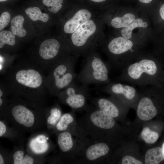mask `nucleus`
I'll list each match as a JSON object with an SVG mask.
<instances>
[{
    "mask_svg": "<svg viewBox=\"0 0 164 164\" xmlns=\"http://www.w3.org/2000/svg\"><path fill=\"white\" fill-rule=\"evenodd\" d=\"M127 66L114 82H125L138 87L155 86L164 84V66L150 57L136 59Z\"/></svg>",
    "mask_w": 164,
    "mask_h": 164,
    "instance_id": "nucleus-1",
    "label": "nucleus"
},
{
    "mask_svg": "<svg viewBox=\"0 0 164 164\" xmlns=\"http://www.w3.org/2000/svg\"><path fill=\"white\" fill-rule=\"evenodd\" d=\"M85 110L84 114L77 121L84 135L90 140L104 141L107 131L114 127V118L95 106L88 105Z\"/></svg>",
    "mask_w": 164,
    "mask_h": 164,
    "instance_id": "nucleus-2",
    "label": "nucleus"
},
{
    "mask_svg": "<svg viewBox=\"0 0 164 164\" xmlns=\"http://www.w3.org/2000/svg\"><path fill=\"white\" fill-rule=\"evenodd\" d=\"M111 67L99 56L93 55L87 59L77 74L76 80L88 86L94 84L103 86L111 82L109 73Z\"/></svg>",
    "mask_w": 164,
    "mask_h": 164,
    "instance_id": "nucleus-3",
    "label": "nucleus"
},
{
    "mask_svg": "<svg viewBox=\"0 0 164 164\" xmlns=\"http://www.w3.org/2000/svg\"><path fill=\"white\" fill-rule=\"evenodd\" d=\"M75 81L61 92L59 96L72 110H85L88 106L87 101L91 97L89 89L87 86L78 84Z\"/></svg>",
    "mask_w": 164,
    "mask_h": 164,
    "instance_id": "nucleus-4",
    "label": "nucleus"
},
{
    "mask_svg": "<svg viewBox=\"0 0 164 164\" xmlns=\"http://www.w3.org/2000/svg\"><path fill=\"white\" fill-rule=\"evenodd\" d=\"M87 138L82 133L66 131L60 132L57 138L59 149L74 163L76 157L82 150Z\"/></svg>",
    "mask_w": 164,
    "mask_h": 164,
    "instance_id": "nucleus-5",
    "label": "nucleus"
},
{
    "mask_svg": "<svg viewBox=\"0 0 164 164\" xmlns=\"http://www.w3.org/2000/svg\"><path fill=\"white\" fill-rule=\"evenodd\" d=\"M108 145L104 141L88 139L77 156L74 163L83 164L99 163L109 153Z\"/></svg>",
    "mask_w": 164,
    "mask_h": 164,
    "instance_id": "nucleus-6",
    "label": "nucleus"
},
{
    "mask_svg": "<svg viewBox=\"0 0 164 164\" xmlns=\"http://www.w3.org/2000/svg\"><path fill=\"white\" fill-rule=\"evenodd\" d=\"M76 63L74 58L69 59L63 63L57 65L54 68L53 75L54 88L56 92L64 89L76 80Z\"/></svg>",
    "mask_w": 164,
    "mask_h": 164,
    "instance_id": "nucleus-7",
    "label": "nucleus"
},
{
    "mask_svg": "<svg viewBox=\"0 0 164 164\" xmlns=\"http://www.w3.org/2000/svg\"><path fill=\"white\" fill-rule=\"evenodd\" d=\"M97 87L98 91L108 94L119 101L122 100L132 102L139 96V92L133 85L121 82L111 81L106 85Z\"/></svg>",
    "mask_w": 164,
    "mask_h": 164,
    "instance_id": "nucleus-8",
    "label": "nucleus"
},
{
    "mask_svg": "<svg viewBox=\"0 0 164 164\" xmlns=\"http://www.w3.org/2000/svg\"><path fill=\"white\" fill-rule=\"evenodd\" d=\"M152 86L139 87L140 98L137 108L138 117L143 121L150 120L157 114V110L152 98Z\"/></svg>",
    "mask_w": 164,
    "mask_h": 164,
    "instance_id": "nucleus-9",
    "label": "nucleus"
},
{
    "mask_svg": "<svg viewBox=\"0 0 164 164\" xmlns=\"http://www.w3.org/2000/svg\"><path fill=\"white\" fill-rule=\"evenodd\" d=\"M133 43L129 39L123 37H119L112 40L108 45V49L112 55L115 56V57L108 63L109 64L116 56H118L111 65V68H113L119 56L124 55L129 52H133Z\"/></svg>",
    "mask_w": 164,
    "mask_h": 164,
    "instance_id": "nucleus-10",
    "label": "nucleus"
},
{
    "mask_svg": "<svg viewBox=\"0 0 164 164\" xmlns=\"http://www.w3.org/2000/svg\"><path fill=\"white\" fill-rule=\"evenodd\" d=\"M96 29V25L92 20L82 24L72 33L71 39L73 45L79 48L84 46L88 38L94 33Z\"/></svg>",
    "mask_w": 164,
    "mask_h": 164,
    "instance_id": "nucleus-11",
    "label": "nucleus"
},
{
    "mask_svg": "<svg viewBox=\"0 0 164 164\" xmlns=\"http://www.w3.org/2000/svg\"><path fill=\"white\" fill-rule=\"evenodd\" d=\"M15 78L19 83L32 88L39 87L43 80L40 74L36 70L32 69L19 71L16 73Z\"/></svg>",
    "mask_w": 164,
    "mask_h": 164,
    "instance_id": "nucleus-12",
    "label": "nucleus"
},
{
    "mask_svg": "<svg viewBox=\"0 0 164 164\" xmlns=\"http://www.w3.org/2000/svg\"><path fill=\"white\" fill-rule=\"evenodd\" d=\"M118 100L111 96L108 98H94L91 99V101L96 107L114 118L118 117L120 114V109L117 102Z\"/></svg>",
    "mask_w": 164,
    "mask_h": 164,
    "instance_id": "nucleus-13",
    "label": "nucleus"
},
{
    "mask_svg": "<svg viewBox=\"0 0 164 164\" xmlns=\"http://www.w3.org/2000/svg\"><path fill=\"white\" fill-rule=\"evenodd\" d=\"M12 115L19 124L27 127L33 126L35 123V116L32 112L22 105L14 106L12 111Z\"/></svg>",
    "mask_w": 164,
    "mask_h": 164,
    "instance_id": "nucleus-14",
    "label": "nucleus"
},
{
    "mask_svg": "<svg viewBox=\"0 0 164 164\" xmlns=\"http://www.w3.org/2000/svg\"><path fill=\"white\" fill-rule=\"evenodd\" d=\"M91 16V13L87 9L79 10L64 25V32L67 33H73L81 25L89 20Z\"/></svg>",
    "mask_w": 164,
    "mask_h": 164,
    "instance_id": "nucleus-15",
    "label": "nucleus"
},
{
    "mask_svg": "<svg viewBox=\"0 0 164 164\" xmlns=\"http://www.w3.org/2000/svg\"><path fill=\"white\" fill-rule=\"evenodd\" d=\"M75 112L72 110L70 113H66L62 115L55 126L58 131L60 132L68 131L78 132L80 131L76 119Z\"/></svg>",
    "mask_w": 164,
    "mask_h": 164,
    "instance_id": "nucleus-16",
    "label": "nucleus"
},
{
    "mask_svg": "<svg viewBox=\"0 0 164 164\" xmlns=\"http://www.w3.org/2000/svg\"><path fill=\"white\" fill-rule=\"evenodd\" d=\"M60 47L58 41L55 39H48L44 40L41 44L39 54L44 60L52 59L58 54Z\"/></svg>",
    "mask_w": 164,
    "mask_h": 164,
    "instance_id": "nucleus-17",
    "label": "nucleus"
},
{
    "mask_svg": "<svg viewBox=\"0 0 164 164\" xmlns=\"http://www.w3.org/2000/svg\"><path fill=\"white\" fill-rule=\"evenodd\" d=\"M164 160L162 148L160 147L152 148L146 152L145 155L146 164H158Z\"/></svg>",
    "mask_w": 164,
    "mask_h": 164,
    "instance_id": "nucleus-18",
    "label": "nucleus"
},
{
    "mask_svg": "<svg viewBox=\"0 0 164 164\" xmlns=\"http://www.w3.org/2000/svg\"><path fill=\"white\" fill-rule=\"evenodd\" d=\"M24 21V18L21 15L16 16L12 19L10 30L15 35L22 37L26 35V31L23 26Z\"/></svg>",
    "mask_w": 164,
    "mask_h": 164,
    "instance_id": "nucleus-19",
    "label": "nucleus"
},
{
    "mask_svg": "<svg viewBox=\"0 0 164 164\" xmlns=\"http://www.w3.org/2000/svg\"><path fill=\"white\" fill-rule=\"evenodd\" d=\"M135 19V16L131 13L125 14L121 17H116L111 21V26L116 28H125L131 23Z\"/></svg>",
    "mask_w": 164,
    "mask_h": 164,
    "instance_id": "nucleus-20",
    "label": "nucleus"
},
{
    "mask_svg": "<svg viewBox=\"0 0 164 164\" xmlns=\"http://www.w3.org/2000/svg\"><path fill=\"white\" fill-rule=\"evenodd\" d=\"M25 12L28 17L33 21L39 20L46 22L49 20L48 15L42 13L39 8L37 7H29L26 9Z\"/></svg>",
    "mask_w": 164,
    "mask_h": 164,
    "instance_id": "nucleus-21",
    "label": "nucleus"
},
{
    "mask_svg": "<svg viewBox=\"0 0 164 164\" xmlns=\"http://www.w3.org/2000/svg\"><path fill=\"white\" fill-rule=\"evenodd\" d=\"M148 25L146 22H143L142 19L138 18L135 19L127 27L123 28L121 31V33L123 37L129 39L132 37V31L135 28L138 27L146 28Z\"/></svg>",
    "mask_w": 164,
    "mask_h": 164,
    "instance_id": "nucleus-22",
    "label": "nucleus"
},
{
    "mask_svg": "<svg viewBox=\"0 0 164 164\" xmlns=\"http://www.w3.org/2000/svg\"><path fill=\"white\" fill-rule=\"evenodd\" d=\"M141 136L146 143L153 144L158 140L159 135L157 132L152 131L148 127H145L142 129Z\"/></svg>",
    "mask_w": 164,
    "mask_h": 164,
    "instance_id": "nucleus-23",
    "label": "nucleus"
},
{
    "mask_svg": "<svg viewBox=\"0 0 164 164\" xmlns=\"http://www.w3.org/2000/svg\"><path fill=\"white\" fill-rule=\"evenodd\" d=\"M15 43V35L10 31L4 30L0 32V48L7 44L13 46Z\"/></svg>",
    "mask_w": 164,
    "mask_h": 164,
    "instance_id": "nucleus-24",
    "label": "nucleus"
},
{
    "mask_svg": "<svg viewBox=\"0 0 164 164\" xmlns=\"http://www.w3.org/2000/svg\"><path fill=\"white\" fill-rule=\"evenodd\" d=\"M50 114L47 118V123L52 125H56L62 115L60 109L57 107L53 108Z\"/></svg>",
    "mask_w": 164,
    "mask_h": 164,
    "instance_id": "nucleus-25",
    "label": "nucleus"
},
{
    "mask_svg": "<svg viewBox=\"0 0 164 164\" xmlns=\"http://www.w3.org/2000/svg\"><path fill=\"white\" fill-rule=\"evenodd\" d=\"M63 0H43V4L48 7H50L49 9V11L53 13L58 12L62 7L61 3Z\"/></svg>",
    "mask_w": 164,
    "mask_h": 164,
    "instance_id": "nucleus-26",
    "label": "nucleus"
},
{
    "mask_svg": "<svg viewBox=\"0 0 164 164\" xmlns=\"http://www.w3.org/2000/svg\"><path fill=\"white\" fill-rule=\"evenodd\" d=\"M11 18L10 14L7 12H3L0 17V31L2 30L9 24Z\"/></svg>",
    "mask_w": 164,
    "mask_h": 164,
    "instance_id": "nucleus-27",
    "label": "nucleus"
},
{
    "mask_svg": "<svg viewBox=\"0 0 164 164\" xmlns=\"http://www.w3.org/2000/svg\"><path fill=\"white\" fill-rule=\"evenodd\" d=\"M24 153L21 150L16 151L13 154V163L14 164H22L23 159Z\"/></svg>",
    "mask_w": 164,
    "mask_h": 164,
    "instance_id": "nucleus-28",
    "label": "nucleus"
},
{
    "mask_svg": "<svg viewBox=\"0 0 164 164\" xmlns=\"http://www.w3.org/2000/svg\"><path fill=\"white\" fill-rule=\"evenodd\" d=\"M122 164H142V163L139 160L129 155L124 156L122 159Z\"/></svg>",
    "mask_w": 164,
    "mask_h": 164,
    "instance_id": "nucleus-29",
    "label": "nucleus"
},
{
    "mask_svg": "<svg viewBox=\"0 0 164 164\" xmlns=\"http://www.w3.org/2000/svg\"><path fill=\"white\" fill-rule=\"evenodd\" d=\"M33 158L28 155H26L23 160L22 164H32L34 163Z\"/></svg>",
    "mask_w": 164,
    "mask_h": 164,
    "instance_id": "nucleus-30",
    "label": "nucleus"
},
{
    "mask_svg": "<svg viewBox=\"0 0 164 164\" xmlns=\"http://www.w3.org/2000/svg\"><path fill=\"white\" fill-rule=\"evenodd\" d=\"M6 127L5 124L2 121H0V137L2 136L6 131Z\"/></svg>",
    "mask_w": 164,
    "mask_h": 164,
    "instance_id": "nucleus-31",
    "label": "nucleus"
},
{
    "mask_svg": "<svg viewBox=\"0 0 164 164\" xmlns=\"http://www.w3.org/2000/svg\"><path fill=\"white\" fill-rule=\"evenodd\" d=\"M159 13L161 18L164 20V4H162L160 7Z\"/></svg>",
    "mask_w": 164,
    "mask_h": 164,
    "instance_id": "nucleus-32",
    "label": "nucleus"
},
{
    "mask_svg": "<svg viewBox=\"0 0 164 164\" xmlns=\"http://www.w3.org/2000/svg\"><path fill=\"white\" fill-rule=\"evenodd\" d=\"M139 1L143 3H148L151 2L152 0H139Z\"/></svg>",
    "mask_w": 164,
    "mask_h": 164,
    "instance_id": "nucleus-33",
    "label": "nucleus"
},
{
    "mask_svg": "<svg viewBox=\"0 0 164 164\" xmlns=\"http://www.w3.org/2000/svg\"><path fill=\"white\" fill-rule=\"evenodd\" d=\"M4 161L3 157L1 154H0V164H4Z\"/></svg>",
    "mask_w": 164,
    "mask_h": 164,
    "instance_id": "nucleus-34",
    "label": "nucleus"
},
{
    "mask_svg": "<svg viewBox=\"0 0 164 164\" xmlns=\"http://www.w3.org/2000/svg\"><path fill=\"white\" fill-rule=\"evenodd\" d=\"M93 2H103L105 1L106 0H90Z\"/></svg>",
    "mask_w": 164,
    "mask_h": 164,
    "instance_id": "nucleus-35",
    "label": "nucleus"
},
{
    "mask_svg": "<svg viewBox=\"0 0 164 164\" xmlns=\"http://www.w3.org/2000/svg\"><path fill=\"white\" fill-rule=\"evenodd\" d=\"M162 152H163V154L164 156V142H163V143L162 144Z\"/></svg>",
    "mask_w": 164,
    "mask_h": 164,
    "instance_id": "nucleus-36",
    "label": "nucleus"
},
{
    "mask_svg": "<svg viewBox=\"0 0 164 164\" xmlns=\"http://www.w3.org/2000/svg\"><path fill=\"white\" fill-rule=\"evenodd\" d=\"M3 95V92L1 90V89H0V97H1Z\"/></svg>",
    "mask_w": 164,
    "mask_h": 164,
    "instance_id": "nucleus-37",
    "label": "nucleus"
},
{
    "mask_svg": "<svg viewBox=\"0 0 164 164\" xmlns=\"http://www.w3.org/2000/svg\"><path fill=\"white\" fill-rule=\"evenodd\" d=\"M2 102H3V101H2V99L1 97H0V106L2 105Z\"/></svg>",
    "mask_w": 164,
    "mask_h": 164,
    "instance_id": "nucleus-38",
    "label": "nucleus"
},
{
    "mask_svg": "<svg viewBox=\"0 0 164 164\" xmlns=\"http://www.w3.org/2000/svg\"><path fill=\"white\" fill-rule=\"evenodd\" d=\"M8 0H0V2H5V1H6Z\"/></svg>",
    "mask_w": 164,
    "mask_h": 164,
    "instance_id": "nucleus-39",
    "label": "nucleus"
}]
</instances>
